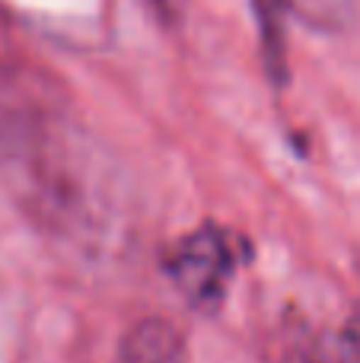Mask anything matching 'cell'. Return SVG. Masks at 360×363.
<instances>
[{
    "instance_id": "1",
    "label": "cell",
    "mask_w": 360,
    "mask_h": 363,
    "mask_svg": "<svg viewBox=\"0 0 360 363\" xmlns=\"http://www.w3.org/2000/svg\"><path fill=\"white\" fill-rule=\"evenodd\" d=\"M236 271V242L220 226H201L176 245L169 274L195 309H214L227 296Z\"/></svg>"
},
{
    "instance_id": "2",
    "label": "cell",
    "mask_w": 360,
    "mask_h": 363,
    "mask_svg": "<svg viewBox=\"0 0 360 363\" xmlns=\"http://www.w3.org/2000/svg\"><path fill=\"white\" fill-rule=\"evenodd\" d=\"M121 363H185V347L176 328L159 319H144L128 332Z\"/></svg>"
},
{
    "instance_id": "3",
    "label": "cell",
    "mask_w": 360,
    "mask_h": 363,
    "mask_svg": "<svg viewBox=\"0 0 360 363\" xmlns=\"http://www.w3.org/2000/svg\"><path fill=\"white\" fill-rule=\"evenodd\" d=\"M259 4V23H261V48H265L268 70L278 83H284L287 57H284V0H255Z\"/></svg>"
},
{
    "instance_id": "4",
    "label": "cell",
    "mask_w": 360,
    "mask_h": 363,
    "mask_svg": "<svg viewBox=\"0 0 360 363\" xmlns=\"http://www.w3.org/2000/svg\"><path fill=\"white\" fill-rule=\"evenodd\" d=\"M297 16L310 19L316 29H344L354 16V0H284Z\"/></svg>"
},
{
    "instance_id": "5",
    "label": "cell",
    "mask_w": 360,
    "mask_h": 363,
    "mask_svg": "<svg viewBox=\"0 0 360 363\" xmlns=\"http://www.w3.org/2000/svg\"><path fill=\"white\" fill-rule=\"evenodd\" d=\"M348 345H351V351H354V357L360 360V309L354 313V319H351V325H348Z\"/></svg>"
},
{
    "instance_id": "6",
    "label": "cell",
    "mask_w": 360,
    "mask_h": 363,
    "mask_svg": "<svg viewBox=\"0 0 360 363\" xmlns=\"http://www.w3.org/2000/svg\"><path fill=\"white\" fill-rule=\"evenodd\" d=\"M157 4H159V6H166V4H169V0H157Z\"/></svg>"
}]
</instances>
